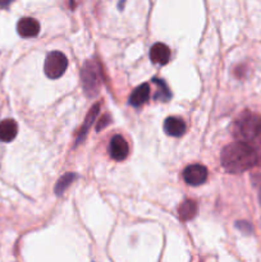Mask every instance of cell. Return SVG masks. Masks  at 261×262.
Here are the masks:
<instances>
[{
    "label": "cell",
    "mask_w": 261,
    "mask_h": 262,
    "mask_svg": "<svg viewBox=\"0 0 261 262\" xmlns=\"http://www.w3.org/2000/svg\"><path fill=\"white\" fill-rule=\"evenodd\" d=\"M220 160L228 173L238 174L257 166L260 164V154L248 142L237 141L223 148Z\"/></svg>",
    "instance_id": "6da1fadb"
},
{
    "label": "cell",
    "mask_w": 261,
    "mask_h": 262,
    "mask_svg": "<svg viewBox=\"0 0 261 262\" xmlns=\"http://www.w3.org/2000/svg\"><path fill=\"white\" fill-rule=\"evenodd\" d=\"M232 133L238 141H255L261 136V115L245 110L233 123Z\"/></svg>",
    "instance_id": "7a4b0ae2"
},
{
    "label": "cell",
    "mask_w": 261,
    "mask_h": 262,
    "mask_svg": "<svg viewBox=\"0 0 261 262\" xmlns=\"http://www.w3.org/2000/svg\"><path fill=\"white\" fill-rule=\"evenodd\" d=\"M82 84L87 96H95L99 92L101 78H100V68L94 60L84 63L81 71Z\"/></svg>",
    "instance_id": "3957f363"
},
{
    "label": "cell",
    "mask_w": 261,
    "mask_h": 262,
    "mask_svg": "<svg viewBox=\"0 0 261 262\" xmlns=\"http://www.w3.org/2000/svg\"><path fill=\"white\" fill-rule=\"evenodd\" d=\"M68 68V59L61 51H51L48 54L44 64V71L48 78H60Z\"/></svg>",
    "instance_id": "277c9868"
},
{
    "label": "cell",
    "mask_w": 261,
    "mask_h": 262,
    "mask_svg": "<svg viewBox=\"0 0 261 262\" xmlns=\"http://www.w3.org/2000/svg\"><path fill=\"white\" fill-rule=\"evenodd\" d=\"M183 179L189 186H201L207 179V169L206 166L200 165V164H192L188 165L183 170Z\"/></svg>",
    "instance_id": "5b68a950"
},
{
    "label": "cell",
    "mask_w": 261,
    "mask_h": 262,
    "mask_svg": "<svg viewBox=\"0 0 261 262\" xmlns=\"http://www.w3.org/2000/svg\"><path fill=\"white\" fill-rule=\"evenodd\" d=\"M109 154L115 161H122L129 154V146L128 142L122 137V136L117 135L110 140L109 145Z\"/></svg>",
    "instance_id": "8992f818"
},
{
    "label": "cell",
    "mask_w": 261,
    "mask_h": 262,
    "mask_svg": "<svg viewBox=\"0 0 261 262\" xmlns=\"http://www.w3.org/2000/svg\"><path fill=\"white\" fill-rule=\"evenodd\" d=\"M17 32L19 33L20 37L31 38L36 37L40 33V23L31 17H25L18 20L17 23Z\"/></svg>",
    "instance_id": "52a82bcc"
},
{
    "label": "cell",
    "mask_w": 261,
    "mask_h": 262,
    "mask_svg": "<svg viewBox=\"0 0 261 262\" xmlns=\"http://www.w3.org/2000/svg\"><path fill=\"white\" fill-rule=\"evenodd\" d=\"M150 60L154 64H159V66H165L168 61L170 60V49L165 45V43L156 42L151 46L150 53Z\"/></svg>",
    "instance_id": "ba28073f"
},
{
    "label": "cell",
    "mask_w": 261,
    "mask_h": 262,
    "mask_svg": "<svg viewBox=\"0 0 261 262\" xmlns=\"http://www.w3.org/2000/svg\"><path fill=\"white\" fill-rule=\"evenodd\" d=\"M164 130L171 137H182L186 132V123L182 118L168 117L164 122Z\"/></svg>",
    "instance_id": "9c48e42d"
},
{
    "label": "cell",
    "mask_w": 261,
    "mask_h": 262,
    "mask_svg": "<svg viewBox=\"0 0 261 262\" xmlns=\"http://www.w3.org/2000/svg\"><path fill=\"white\" fill-rule=\"evenodd\" d=\"M148 99H150V86L147 83H142L130 94L129 104L135 107H140L146 104Z\"/></svg>",
    "instance_id": "30bf717a"
},
{
    "label": "cell",
    "mask_w": 261,
    "mask_h": 262,
    "mask_svg": "<svg viewBox=\"0 0 261 262\" xmlns=\"http://www.w3.org/2000/svg\"><path fill=\"white\" fill-rule=\"evenodd\" d=\"M18 133V125L13 119H5L0 122V141L12 142Z\"/></svg>",
    "instance_id": "8fae6325"
},
{
    "label": "cell",
    "mask_w": 261,
    "mask_h": 262,
    "mask_svg": "<svg viewBox=\"0 0 261 262\" xmlns=\"http://www.w3.org/2000/svg\"><path fill=\"white\" fill-rule=\"evenodd\" d=\"M179 217H181L183 222H188V220H192L199 212V205H197L196 201L193 200H186L183 204L179 206L178 209Z\"/></svg>",
    "instance_id": "7c38bea8"
},
{
    "label": "cell",
    "mask_w": 261,
    "mask_h": 262,
    "mask_svg": "<svg viewBox=\"0 0 261 262\" xmlns=\"http://www.w3.org/2000/svg\"><path fill=\"white\" fill-rule=\"evenodd\" d=\"M99 110H100V104H99V102H97V104H95L94 106H92L91 109H90L89 114H87V117H86V120H84L83 125H82L81 129H79V135H78V137H77V143L81 142V141L83 140L84 137H86L87 132H89V129H90V125H91L92 123H94L95 118H96L97 114H99Z\"/></svg>",
    "instance_id": "4fadbf2b"
},
{
    "label": "cell",
    "mask_w": 261,
    "mask_h": 262,
    "mask_svg": "<svg viewBox=\"0 0 261 262\" xmlns=\"http://www.w3.org/2000/svg\"><path fill=\"white\" fill-rule=\"evenodd\" d=\"M154 83L158 86V92L155 94V100H161V101L166 102L171 99V92L169 90V87L166 86L165 82L160 78H154L153 79Z\"/></svg>",
    "instance_id": "5bb4252c"
},
{
    "label": "cell",
    "mask_w": 261,
    "mask_h": 262,
    "mask_svg": "<svg viewBox=\"0 0 261 262\" xmlns=\"http://www.w3.org/2000/svg\"><path fill=\"white\" fill-rule=\"evenodd\" d=\"M76 174L74 173H67L64 174L63 177H61L60 179H59L58 182H56L55 184V193L58 194H61L64 191H66L67 188H68L69 186H71L72 183H73V181L76 179Z\"/></svg>",
    "instance_id": "9a60e30c"
},
{
    "label": "cell",
    "mask_w": 261,
    "mask_h": 262,
    "mask_svg": "<svg viewBox=\"0 0 261 262\" xmlns=\"http://www.w3.org/2000/svg\"><path fill=\"white\" fill-rule=\"evenodd\" d=\"M235 227H237L241 232L245 233V234H252L253 232L252 225H251L248 222H245V220H240V222L235 224Z\"/></svg>",
    "instance_id": "2e32d148"
},
{
    "label": "cell",
    "mask_w": 261,
    "mask_h": 262,
    "mask_svg": "<svg viewBox=\"0 0 261 262\" xmlns=\"http://www.w3.org/2000/svg\"><path fill=\"white\" fill-rule=\"evenodd\" d=\"M109 115H106L105 114L104 117L101 118V119H100V122L97 123V125H96V130L97 132H100V130H102L105 128V125H107L109 124Z\"/></svg>",
    "instance_id": "e0dca14e"
},
{
    "label": "cell",
    "mask_w": 261,
    "mask_h": 262,
    "mask_svg": "<svg viewBox=\"0 0 261 262\" xmlns=\"http://www.w3.org/2000/svg\"><path fill=\"white\" fill-rule=\"evenodd\" d=\"M13 3V0H0V8H7L9 7Z\"/></svg>",
    "instance_id": "ac0fdd59"
},
{
    "label": "cell",
    "mask_w": 261,
    "mask_h": 262,
    "mask_svg": "<svg viewBox=\"0 0 261 262\" xmlns=\"http://www.w3.org/2000/svg\"><path fill=\"white\" fill-rule=\"evenodd\" d=\"M258 202H260L261 205V181H260V184H258Z\"/></svg>",
    "instance_id": "d6986e66"
}]
</instances>
